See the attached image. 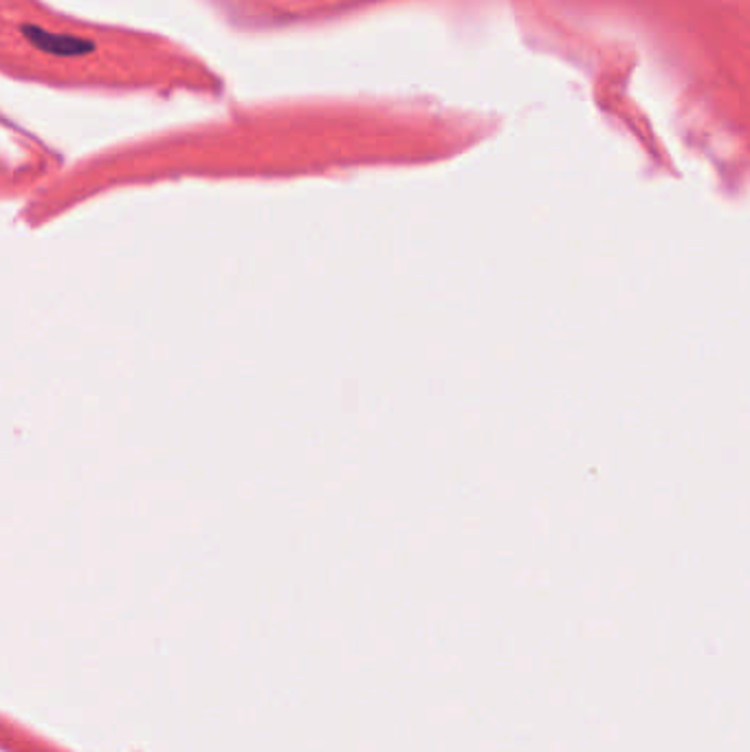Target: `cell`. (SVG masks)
<instances>
[{
	"label": "cell",
	"instance_id": "cell-1",
	"mask_svg": "<svg viewBox=\"0 0 750 752\" xmlns=\"http://www.w3.org/2000/svg\"><path fill=\"white\" fill-rule=\"evenodd\" d=\"M22 36H25L33 47H38L44 53L58 55V58H77V55H88L95 49V44L84 38L66 36V33H49L36 25H22Z\"/></svg>",
	"mask_w": 750,
	"mask_h": 752
}]
</instances>
